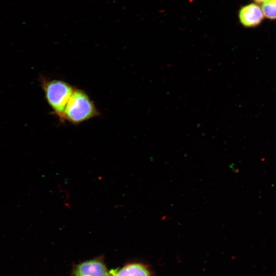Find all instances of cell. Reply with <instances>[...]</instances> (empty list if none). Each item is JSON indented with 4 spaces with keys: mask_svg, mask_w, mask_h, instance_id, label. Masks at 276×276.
I'll return each instance as SVG.
<instances>
[{
    "mask_svg": "<svg viewBox=\"0 0 276 276\" xmlns=\"http://www.w3.org/2000/svg\"><path fill=\"white\" fill-rule=\"evenodd\" d=\"M40 82L48 104L59 119L63 120L65 107L74 88L60 80H49L41 77Z\"/></svg>",
    "mask_w": 276,
    "mask_h": 276,
    "instance_id": "7a4b0ae2",
    "label": "cell"
},
{
    "mask_svg": "<svg viewBox=\"0 0 276 276\" xmlns=\"http://www.w3.org/2000/svg\"><path fill=\"white\" fill-rule=\"evenodd\" d=\"M99 114L94 103L83 90L74 89L65 107L63 120L78 124Z\"/></svg>",
    "mask_w": 276,
    "mask_h": 276,
    "instance_id": "6da1fadb",
    "label": "cell"
},
{
    "mask_svg": "<svg viewBox=\"0 0 276 276\" xmlns=\"http://www.w3.org/2000/svg\"><path fill=\"white\" fill-rule=\"evenodd\" d=\"M72 276H110L103 258L87 260L75 265Z\"/></svg>",
    "mask_w": 276,
    "mask_h": 276,
    "instance_id": "277c9868",
    "label": "cell"
},
{
    "mask_svg": "<svg viewBox=\"0 0 276 276\" xmlns=\"http://www.w3.org/2000/svg\"><path fill=\"white\" fill-rule=\"evenodd\" d=\"M239 19L241 24L247 27L259 25L263 18L261 8L255 4L242 7L239 11Z\"/></svg>",
    "mask_w": 276,
    "mask_h": 276,
    "instance_id": "5b68a950",
    "label": "cell"
},
{
    "mask_svg": "<svg viewBox=\"0 0 276 276\" xmlns=\"http://www.w3.org/2000/svg\"><path fill=\"white\" fill-rule=\"evenodd\" d=\"M110 276H155L152 265L142 259H135L109 271Z\"/></svg>",
    "mask_w": 276,
    "mask_h": 276,
    "instance_id": "3957f363",
    "label": "cell"
},
{
    "mask_svg": "<svg viewBox=\"0 0 276 276\" xmlns=\"http://www.w3.org/2000/svg\"><path fill=\"white\" fill-rule=\"evenodd\" d=\"M254 1L257 3H260L263 2L265 0H254Z\"/></svg>",
    "mask_w": 276,
    "mask_h": 276,
    "instance_id": "52a82bcc",
    "label": "cell"
},
{
    "mask_svg": "<svg viewBox=\"0 0 276 276\" xmlns=\"http://www.w3.org/2000/svg\"><path fill=\"white\" fill-rule=\"evenodd\" d=\"M261 9L264 15L269 19H276V0H265Z\"/></svg>",
    "mask_w": 276,
    "mask_h": 276,
    "instance_id": "8992f818",
    "label": "cell"
}]
</instances>
